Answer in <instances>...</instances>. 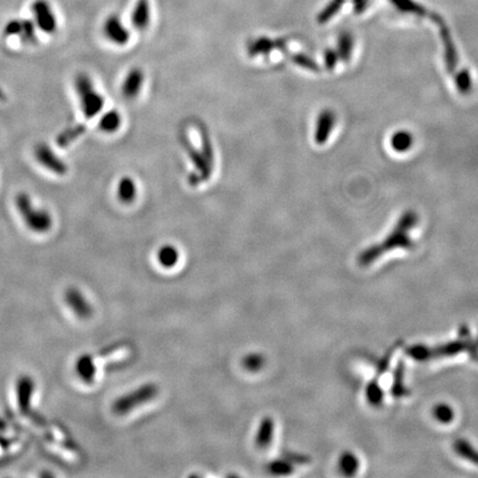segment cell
Wrapping results in <instances>:
<instances>
[{"instance_id": "1", "label": "cell", "mask_w": 478, "mask_h": 478, "mask_svg": "<svg viewBox=\"0 0 478 478\" xmlns=\"http://www.w3.org/2000/svg\"><path fill=\"white\" fill-rule=\"evenodd\" d=\"M417 223V215L415 213L412 212V210L404 213L394 231H392V234L385 239L383 244L376 245L373 247L368 248L361 254L360 257H359L360 265L367 266L369 263H373L376 258H379L380 255L385 254L387 250L393 249L394 247H402L406 248V249L413 247V242L408 236V231L414 227Z\"/></svg>"}, {"instance_id": "2", "label": "cell", "mask_w": 478, "mask_h": 478, "mask_svg": "<svg viewBox=\"0 0 478 478\" xmlns=\"http://www.w3.org/2000/svg\"><path fill=\"white\" fill-rule=\"evenodd\" d=\"M15 205L24 225L36 234H45L52 229V216L48 210L38 208L33 205L29 194L20 192L15 197Z\"/></svg>"}, {"instance_id": "3", "label": "cell", "mask_w": 478, "mask_h": 478, "mask_svg": "<svg viewBox=\"0 0 478 478\" xmlns=\"http://www.w3.org/2000/svg\"><path fill=\"white\" fill-rule=\"evenodd\" d=\"M75 89L84 116L88 120L95 118L105 107V98L95 89L90 75L79 73L75 79Z\"/></svg>"}, {"instance_id": "4", "label": "cell", "mask_w": 478, "mask_h": 478, "mask_svg": "<svg viewBox=\"0 0 478 478\" xmlns=\"http://www.w3.org/2000/svg\"><path fill=\"white\" fill-rule=\"evenodd\" d=\"M159 387L155 383H146L131 392L122 395L112 403V412L116 415H125L143 404L148 403L159 394Z\"/></svg>"}, {"instance_id": "5", "label": "cell", "mask_w": 478, "mask_h": 478, "mask_svg": "<svg viewBox=\"0 0 478 478\" xmlns=\"http://www.w3.org/2000/svg\"><path fill=\"white\" fill-rule=\"evenodd\" d=\"M36 161L54 174L63 176L68 173V165L60 156L54 153L47 143H38L33 148Z\"/></svg>"}, {"instance_id": "6", "label": "cell", "mask_w": 478, "mask_h": 478, "mask_svg": "<svg viewBox=\"0 0 478 478\" xmlns=\"http://www.w3.org/2000/svg\"><path fill=\"white\" fill-rule=\"evenodd\" d=\"M31 13L38 29L48 35L56 33L58 22L54 9L47 0H35L31 5Z\"/></svg>"}, {"instance_id": "7", "label": "cell", "mask_w": 478, "mask_h": 478, "mask_svg": "<svg viewBox=\"0 0 478 478\" xmlns=\"http://www.w3.org/2000/svg\"><path fill=\"white\" fill-rule=\"evenodd\" d=\"M65 304L77 317L80 319H89L92 317L93 307L78 288H68L65 293Z\"/></svg>"}, {"instance_id": "8", "label": "cell", "mask_w": 478, "mask_h": 478, "mask_svg": "<svg viewBox=\"0 0 478 478\" xmlns=\"http://www.w3.org/2000/svg\"><path fill=\"white\" fill-rule=\"evenodd\" d=\"M102 29L105 38L116 46H125L129 43V30L122 24L121 19L116 15H111L105 19Z\"/></svg>"}, {"instance_id": "9", "label": "cell", "mask_w": 478, "mask_h": 478, "mask_svg": "<svg viewBox=\"0 0 478 478\" xmlns=\"http://www.w3.org/2000/svg\"><path fill=\"white\" fill-rule=\"evenodd\" d=\"M336 124V114L331 110H323L318 116L314 129V141L318 146H323L330 137Z\"/></svg>"}, {"instance_id": "10", "label": "cell", "mask_w": 478, "mask_h": 478, "mask_svg": "<svg viewBox=\"0 0 478 478\" xmlns=\"http://www.w3.org/2000/svg\"><path fill=\"white\" fill-rule=\"evenodd\" d=\"M144 84V73L139 68H133L125 75L121 86V93L127 100H133L139 95Z\"/></svg>"}, {"instance_id": "11", "label": "cell", "mask_w": 478, "mask_h": 478, "mask_svg": "<svg viewBox=\"0 0 478 478\" xmlns=\"http://www.w3.org/2000/svg\"><path fill=\"white\" fill-rule=\"evenodd\" d=\"M75 373L81 381L92 385L98 373L97 359L91 355H82L75 361Z\"/></svg>"}, {"instance_id": "12", "label": "cell", "mask_w": 478, "mask_h": 478, "mask_svg": "<svg viewBox=\"0 0 478 478\" xmlns=\"http://www.w3.org/2000/svg\"><path fill=\"white\" fill-rule=\"evenodd\" d=\"M441 33L442 41H443L446 69L452 75L456 71L457 63H458L456 47H455L449 28L446 27L445 24H441V33Z\"/></svg>"}, {"instance_id": "13", "label": "cell", "mask_w": 478, "mask_h": 478, "mask_svg": "<svg viewBox=\"0 0 478 478\" xmlns=\"http://www.w3.org/2000/svg\"><path fill=\"white\" fill-rule=\"evenodd\" d=\"M182 143H183L185 150L187 151L190 159H191V161L193 162V164L195 165L197 171H199V178H201V180H208L210 174H212L213 165L210 164V162L207 161V159L205 157L203 152H201V151L196 150V148H194L187 139H183V140H182Z\"/></svg>"}, {"instance_id": "14", "label": "cell", "mask_w": 478, "mask_h": 478, "mask_svg": "<svg viewBox=\"0 0 478 478\" xmlns=\"http://www.w3.org/2000/svg\"><path fill=\"white\" fill-rule=\"evenodd\" d=\"M286 41L282 39L272 40L270 38L261 37L250 43L248 47V54L250 56H261V54H268L274 49H285Z\"/></svg>"}, {"instance_id": "15", "label": "cell", "mask_w": 478, "mask_h": 478, "mask_svg": "<svg viewBox=\"0 0 478 478\" xmlns=\"http://www.w3.org/2000/svg\"><path fill=\"white\" fill-rule=\"evenodd\" d=\"M275 422L272 417H265L259 425L255 444L259 449H265L270 446L274 438Z\"/></svg>"}, {"instance_id": "16", "label": "cell", "mask_w": 478, "mask_h": 478, "mask_svg": "<svg viewBox=\"0 0 478 478\" xmlns=\"http://www.w3.org/2000/svg\"><path fill=\"white\" fill-rule=\"evenodd\" d=\"M137 188L133 178L129 176H124L118 180V188H116V195L120 202L123 204H130L134 202L137 199Z\"/></svg>"}, {"instance_id": "17", "label": "cell", "mask_w": 478, "mask_h": 478, "mask_svg": "<svg viewBox=\"0 0 478 478\" xmlns=\"http://www.w3.org/2000/svg\"><path fill=\"white\" fill-rule=\"evenodd\" d=\"M132 24L137 30H144L150 24V5L148 0H137L134 10L132 13Z\"/></svg>"}, {"instance_id": "18", "label": "cell", "mask_w": 478, "mask_h": 478, "mask_svg": "<svg viewBox=\"0 0 478 478\" xmlns=\"http://www.w3.org/2000/svg\"><path fill=\"white\" fill-rule=\"evenodd\" d=\"M86 132V127L84 124H75L72 127L67 128L60 132L59 135L56 137V146L61 148H68L75 141L78 140L79 137H82Z\"/></svg>"}, {"instance_id": "19", "label": "cell", "mask_w": 478, "mask_h": 478, "mask_svg": "<svg viewBox=\"0 0 478 478\" xmlns=\"http://www.w3.org/2000/svg\"><path fill=\"white\" fill-rule=\"evenodd\" d=\"M122 116L118 111L110 110L105 112L99 120V129L103 133L107 134H112L114 132L118 131L121 127Z\"/></svg>"}, {"instance_id": "20", "label": "cell", "mask_w": 478, "mask_h": 478, "mask_svg": "<svg viewBox=\"0 0 478 478\" xmlns=\"http://www.w3.org/2000/svg\"><path fill=\"white\" fill-rule=\"evenodd\" d=\"M180 259L178 250L172 245H165L157 252V261L164 268H173Z\"/></svg>"}, {"instance_id": "21", "label": "cell", "mask_w": 478, "mask_h": 478, "mask_svg": "<svg viewBox=\"0 0 478 478\" xmlns=\"http://www.w3.org/2000/svg\"><path fill=\"white\" fill-rule=\"evenodd\" d=\"M390 1L398 8V10L406 14L417 15L419 17H426L429 14L426 8L415 3L414 0H390Z\"/></svg>"}, {"instance_id": "22", "label": "cell", "mask_w": 478, "mask_h": 478, "mask_svg": "<svg viewBox=\"0 0 478 478\" xmlns=\"http://www.w3.org/2000/svg\"><path fill=\"white\" fill-rule=\"evenodd\" d=\"M338 52L339 58L342 61H349L351 58L352 50H353V37L350 33H342L338 38Z\"/></svg>"}, {"instance_id": "23", "label": "cell", "mask_w": 478, "mask_h": 478, "mask_svg": "<svg viewBox=\"0 0 478 478\" xmlns=\"http://www.w3.org/2000/svg\"><path fill=\"white\" fill-rule=\"evenodd\" d=\"M412 144H413V137L408 131L396 132L391 139V146H392L393 150L400 152V153H403V152L410 150Z\"/></svg>"}, {"instance_id": "24", "label": "cell", "mask_w": 478, "mask_h": 478, "mask_svg": "<svg viewBox=\"0 0 478 478\" xmlns=\"http://www.w3.org/2000/svg\"><path fill=\"white\" fill-rule=\"evenodd\" d=\"M344 3H346V0H331L330 3L325 6L321 13L318 15L317 22L321 24L328 22L334 15L338 14Z\"/></svg>"}, {"instance_id": "25", "label": "cell", "mask_w": 478, "mask_h": 478, "mask_svg": "<svg viewBox=\"0 0 478 478\" xmlns=\"http://www.w3.org/2000/svg\"><path fill=\"white\" fill-rule=\"evenodd\" d=\"M35 22L29 19H22V33L19 36V40L24 45H33L37 41V33H36Z\"/></svg>"}, {"instance_id": "26", "label": "cell", "mask_w": 478, "mask_h": 478, "mask_svg": "<svg viewBox=\"0 0 478 478\" xmlns=\"http://www.w3.org/2000/svg\"><path fill=\"white\" fill-rule=\"evenodd\" d=\"M455 84H456L457 90L460 93H470L472 86H473V81H472L470 71L463 69L457 73L456 77H455Z\"/></svg>"}, {"instance_id": "27", "label": "cell", "mask_w": 478, "mask_h": 478, "mask_svg": "<svg viewBox=\"0 0 478 478\" xmlns=\"http://www.w3.org/2000/svg\"><path fill=\"white\" fill-rule=\"evenodd\" d=\"M357 458L351 453H344L340 458V470L344 475L351 476L357 473Z\"/></svg>"}, {"instance_id": "28", "label": "cell", "mask_w": 478, "mask_h": 478, "mask_svg": "<svg viewBox=\"0 0 478 478\" xmlns=\"http://www.w3.org/2000/svg\"><path fill=\"white\" fill-rule=\"evenodd\" d=\"M242 366L250 372H256L261 370L265 366V357L259 353H250L246 355L242 360Z\"/></svg>"}, {"instance_id": "29", "label": "cell", "mask_w": 478, "mask_h": 478, "mask_svg": "<svg viewBox=\"0 0 478 478\" xmlns=\"http://www.w3.org/2000/svg\"><path fill=\"white\" fill-rule=\"evenodd\" d=\"M291 60H293L295 65H298V67L304 68V69H307V70H319V65H317V62L314 61L309 56H306V54H293V56H291Z\"/></svg>"}, {"instance_id": "30", "label": "cell", "mask_w": 478, "mask_h": 478, "mask_svg": "<svg viewBox=\"0 0 478 478\" xmlns=\"http://www.w3.org/2000/svg\"><path fill=\"white\" fill-rule=\"evenodd\" d=\"M268 470L275 475H288L293 473V468L291 461L280 460L270 463Z\"/></svg>"}, {"instance_id": "31", "label": "cell", "mask_w": 478, "mask_h": 478, "mask_svg": "<svg viewBox=\"0 0 478 478\" xmlns=\"http://www.w3.org/2000/svg\"><path fill=\"white\" fill-rule=\"evenodd\" d=\"M455 449H456L457 453L462 455L465 458H468L470 462L475 463L478 465V453L472 449V446L468 445L466 442L458 441L455 444Z\"/></svg>"}, {"instance_id": "32", "label": "cell", "mask_w": 478, "mask_h": 478, "mask_svg": "<svg viewBox=\"0 0 478 478\" xmlns=\"http://www.w3.org/2000/svg\"><path fill=\"white\" fill-rule=\"evenodd\" d=\"M202 152L207 161L214 165V151H213L212 143H210V137L204 131H202Z\"/></svg>"}, {"instance_id": "33", "label": "cell", "mask_w": 478, "mask_h": 478, "mask_svg": "<svg viewBox=\"0 0 478 478\" xmlns=\"http://www.w3.org/2000/svg\"><path fill=\"white\" fill-rule=\"evenodd\" d=\"M435 417L441 422L449 423L453 419V411L447 406H438L435 408Z\"/></svg>"}, {"instance_id": "34", "label": "cell", "mask_w": 478, "mask_h": 478, "mask_svg": "<svg viewBox=\"0 0 478 478\" xmlns=\"http://www.w3.org/2000/svg\"><path fill=\"white\" fill-rule=\"evenodd\" d=\"M339 58L338 52L333 49H327L323 54V60H325V65L329 70H332L333 68L336 67L338 63Z\"/></svg>"}, {"instance_id": "35", "label": "cell", "mask_w": 478, "mask_h": 478, "mask_svg": "<svg viewBox=\"0 0 478 478\" xmlns=\"http://www.w3.org/2000/svg\"><path fill=\"white\" fill-rule=\"evenodd\" d=\"M368 398L371 403L379 404L382 400V392L376 383H371L368 387Z\"/></svg>"}, {"instance_id": "36", "label": "cell", "mask_w": 478, "mask_h": 478, "mask_svg": "<svg viewBox=\"0 0 478 478\" xmlns=\"http://www.w3.org/2000/svg\"><path fill=\"white\" fill-rule=\"evenodd\" d=\"M369 0H353V5H355V10L357 14H361L366 9L367 3Z\"/></svg>"}, {"instance_id": "37", "label": "cell", "mask_w": 478, "mask_h": 478, "mask_svg": "<svg viewBox=\"0 0 478 478\" xmlns=\"http://www.w3.org/2000/svg\"><path fill=\"white\" fill-rule=\"evenodd\" d=\"M6 100V93L5 91H3V88L0 86V101H5Z\"/></svg>"}]
</instances>
